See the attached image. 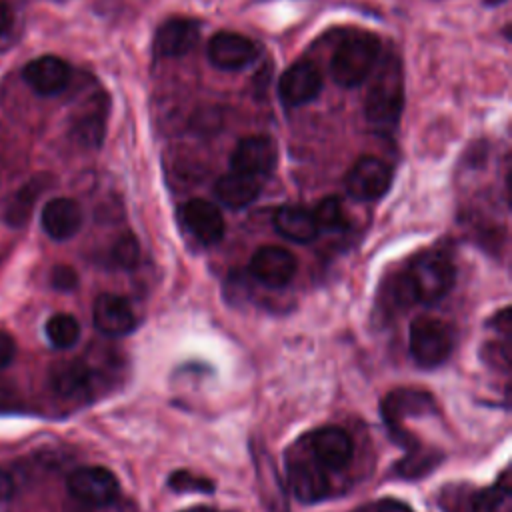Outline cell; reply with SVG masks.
<instances>
[{
	"instance_id": "cell-1",
	"label": "cell",
	"mask_w": 512,
	"mask_h": 512,
	"mask_svg": "<svg viewBox=\"0 0 512 512\" xmlns=\"http://www.w3.org/2000/svg\"><path fill=\"white\" fill-rule=\"evenodd\" d=\"M404 104L402 68L396 58H388L374 74L366 98V120L378 132H392L400 120Z\"/></svg>"
},
{
	"instance_id": "cell-2",
	"label": "cell",
	"mask_w": 512,
	"mask_h": 512,
	"mask_svg": "<svg viewBox=\"0 0 512 512\" xmlns=\"http://www.w3.org/2000/svg\"><path fill=\"white\" fill-rule=\"evenodd\" d=\"M380 40L370 32H350L334 48L330 76L344 88L360 86L376 66Z\"/></svg>"
},
{
	"instance_id": "cell-3",
	"label": "cell",
	"mask_w": 512,
	"mask_h": 512,
	"mask_svg": "<svg viewBox=\"0 0 512 512\" xmlns=\"http://www.w3.org/2000/svg\"><path fill=\"white\" fill-rule=\"evenodd\" d=\"M414 302L436 304L454 284V266L450 258L438 250H428L414 258L402 274Z\"/></svg>"
},
{
	"instance_id": "cell-4",
	"label": "cell",
	"mask_w": 512,
	"mask_h": 512,
	"mask_svg": "<svg viewBox=\"0 0 512 512\" xmlns=\"http://www.w3.org/2000/svg\"><path fill=\"white\" fill-rule=\"evenodd\" d=\"M454 328L432 316H420L410 326V354L422 368H436L454 350Z\"/></svg>"
},
{
	"instance_id": "cell-5",
	"label": "cell",
	"mask_w": 512,
	"mask_h": 512,
	"mask_svg": "<svg viewBox=\"0 0 512 512\" xmlns=\"http://www.w3.org/2000/svg\"><path fill=\"white\" fill-rule=\"evenodd\" d=\"M346 192L360 202L382 198L392 184L390 166L376 156H362L346 174Z\"/></svg>"
},
{
	"instance_id": "cell-6",
	"label": "cell",
	"mask_w": 512,
	"mask_h": 512,
	"mask_svg": "<svg viewBox=\"0 0 512 512\" xmlns=\"http://www.w3.org/2000/svg\"><path fill=\"white\" fill-rule=\"evenodd\" d=\"M68 492L82 504L106 506L112 504L118 496L116 476L102 466H82L76 468L66 480Z\"/></svg>"
},
{
	"instance_id": "cell-7",
	"label": "cell",
	"mask_w": 512,
	"mask_h": 512,
	"mask_svg": "<svg viewBox=\"0 0 512 512\" xmlns=\"http://www.w3.org/2000/svg\"><path fill=\"white\" fill-rule=\"evenodd\" d=\"M258 44L236 32H218L210 38L206 56L220 70H242L258 58Z\"/></svg>"
},
{
	"instance_id": "cell-8",
	"label": "cell",
	"mask_w": 512,
	"mask_h": 512,
	"mask_svg": "<svg viewBox=\"0 0 512 512\" xmlns=\"http://www.w3.org/2000/svg\"><path fill=\"white\" fill-rule=\"evenodd\" d=\"M296 258L280 246H262L250 258V274L268 288H284L296 274Z\"/></svg>"
},
{
	"instance_id": "cell-9",
	"label": "cell",
	"mask_w": 512,
	"mask_h": 512,
	"mask_svg": "<svg viewBox=\"0 0 512 512\" xmlns=\"http://www.w3.org/2000/svg\"><path fill=\"white\" fill-rule=\"evenodd\" d=\"M230 166L234 172L258 178V180L268 176L276 166L274 140L260 134L242 138L230 156Z\"/></svg>"
},
{
	"instance_id": "cell-10",
	"label": "cell",
	"mask_w": 512,
	"mask_h": 512,
	"mask_svg": "<svg viewBox=\"0 0 512 512\" xmlns=\"http://www.w3.org/2000/svg\"><path fill=\"white\" fill-rule=\"evenodd\" d=\"M322 90V76L318 68L308 60L294 62L278 82V94L280 100L286 106H304L312 102Z\"/></svg>"
},
{
	"instance_id": "cell-11",
	"label": "cell",
	"mask_w": 512,
	"mask_h": 512,
	"mask_svg": "<svg viewBox=\"0 0 512 512\" xmlns=\"http://www.w3.org/2000/svg\"><path fill=\"white\" fill-rule=\"evenodd\" d=\"M310 454L324 470H344L352 460V438L342 428H320L308 438Z\"/></svg>"
},
{
	"instance_id": "cell-12",
	"label": "cell",
	"mask_w": 512,
	"mask_h": 512,
	"mask_svg": "<svg viewBox=\"0 0 512 512\" xmlns=\"http://www.w3.org/2000/svg\"><path fill=\"white\" fill-rule=\"evenodd\" d=\"M180 218L186 230L204 246H212L224 236V218L220 210L204 198L188 200L180 210Z\"/></svg>"
},
{
	"instance_id": "cell-13",
	"label": "cell",
	"mask_w": 512,
	"mask_h": 512,
	"mask_svg": "<svg viewBox=\"0 0 512 512\" xmlns=\"http://www.w3.org/2000/svg\"><path fill=\"white\" fill-rule=\"evenodd\" d=\"M24 82L40 96H54L70 82V66L52 54L30 60L22 70Z\"/></svg>"
},
{
	"instance_id": "cell-14",
	"label": "cell",
	"mask_w": 512,
	"mask_h": 512,
	"mask_svg": "<svg viewBox=\"0 0 512 512\" xmlns=\"http://www.w3.org/2000/svg\"><path fill=\"white\" fill-rule=\"evenodd\" d=\"M92 320H94V326L104 336H110V338L126 336L136 326V316L128 300H124L118 294H100L94 302Z\"/></svg>"
},
{
	"instance_id": "cell-15",
	"label": "cell",
	"mask_w": 512,
	"mask_h": 512,
	"mask_svg": "<svg viewBox=\"0 0 512 512\" xmlns=\"http://www.w3.org/2000/svg\"><path fill=\"white\" fill-rule=\"evenodd\" d=\"M198 24L190 18H170L156 30L154 52L162 58H176L194 48L198 42Z\"/></svg>"
},
{
	"instance_id": "cell-16",
	"label": "cell",
	"mask_w": 512,
	"mask_h": 512,
	"mask_svg": "<svg viewBox=\"0 0 512 512\" xmlns=\"http://www.w3.org/2000/svg\"><path fill=\"white\" fill-rule=\"evenodd\" d=\"M40 222L52 240H68L82 226V210L72 198H52L44 204Z\"/></svg>"
},
{
	"instance_id": "cell-17",
	"label": "cell",
	"mask_w": 512,
	"mask_h": 512,
	"mask_svg": "<svg viewBox=\"0 0 512 512\" xmlns=\"http://www.w3.org/2000/svg\"><path fill=\"white\" fill-rule=\"evenodd\" d=\"M288 480L294 496L302 502H316L328 492L326 472L314 456L292 460L288 466Z\"/></svg>"
},
{
	"instance_id": "cell-18",
	"label": "cell",
	"mask_w": 512,
	"mask_h": 512,
	"mask_svg": "<svg viewBox=\"0 0 512 512\" xmlns=\"http://www.w3.org/2000/svg\"><path fill=\"white\" fill-rule=\"evenodd\" d=\"M214 194L220 200V204H224L232 210H240L258 198L260 180L232 170L230 174H224L216 180Z\"/></svg>"
},
{
	"instance_id": "cell-19",
	"label": "cell",
	"mask_w": 512,
	"mask_h": 512,
	"mask_svg": "<svg viewBox=\"0 0 512 512\" xmlns=\"http://www.w3.org/2000/svg\"><path fill=\"white\" fill-rule=\"evenodd\" d=\"M274 226L280 236L296 244H308L318 236L314 214L302 206H282L274 214Z\"/></svg>"
},
{
	"instance_id": "cell-20",
	"label": "cell",
	"mask_w": 512,
	"mask_h": 512,
	"mask_svg": "<svg viewBox=\"0 0 512 512\" xmlns=\"http://www.w3.org/2000/svg\"><path fill=\"white\" fill-rule=\"evenodd\" d=\"M382 412L390 424H396L404 416H420L432 410V398L424 392H414V390H398L390 394L384 404Z\"/></svg>"
},
{
	"instance_id": "cell-21",
	"label": "cell",
	"mask_w": 512,
	"mask_h": 512,
	"mask_svg": "<svg viewBox=\"0 0 512 512\" xmlns=\"http://www.w3.org/2000/svg\"><path fill=\"white\" fill-rule=\"evenodd\" d=\"M52 388L66 398L84 394L90 388V380H92V372L90 368L80 362V360H72L66 364H60L52 370Z\"/></svg>"
},
{
	"instance_id": "cell-22",
	"label": "cell",
	"mask_w": 512,
	"mask_h": 512,
	"mask_svg": "<svg viewBox=\"0 0 512 512\" xmlns=\"http://www.w3.org/2000/svg\"><path fill=\"white\" fill-rule=\"evenodd\" d=\"M46 188V182H44V176H36L32 178L30 182H26L18 192L16 196L10 200L8 208H6V222L10 226H22L30 212H32V206L36 202V198L42 194V190Z\"/></svg>"
},
{
	"instance_id": "cell-23",
	"label": "cell",
	"mask_w": 512,
	"mask_h": 512,
	"mask_svg": "<svg viewBox=\"0 0 512 512\" xmlns=\"http://www.w3.org/2000/svg\"><path fill=\"white\" fill-rule=\"evenodd\" d=\"M46 338L54 348H72L80 338V324L70 314H54L46 322Z\"/></svg>"
},
{
	"instance_id": "cell-24",
	"label": "cell",
	"mask_w": 512,
	"mask_h": 512,
	"mask_svg": "<svg viewBox=\"0 0 512 512\" xmlns=\"http://www.w3.org/2000/svg\"><path fill=\"white\" fill-rule=\"evenodd\" d=\"M72 134L82 146H88V148L100 146L104 138V110L96 106L88 110V114L78 116L72 126Z\"/></svg>"
},
{
	"instance_id": "cell-25",
	"label": "cell",
	"mask_w": 512,
	"mask_h": 512,
	"mask_svg": "<svg viewBox=\"0 0 512 512\" xmlns=\"http://www.w3.org/2000/svg\"><path fill=\"white\" fill-rule=\"evenodd\" d=\"M472 512H512V494L504 486H492L474 498Z\"/></svg>"
},
{
	"instance_id": "cell-26",
	"label": "cell",
	"mask_w": 512,
	"mask_h": 512,
	"mask_svg": "<svg viewBox=\"0 0 512 512\" xmlns=\"http://www.w3.org/2000/svg\"><path fill=\"white\" fill-rule=\"evenodd\" d=\"M314 214V220H316V226L318 230H326V232H334V230H340L346 222L344 218V210H342V204L338 198L330 196V198H324L316 210L312 212Z\"/></svg>"
},
{
	"instance_id": "cell-27",
	"label": "cell",
	"mask_w": 512,
	"mask_h": 512,
	"mask_svg": "<svg viewBox=\"0 0 512 512\" xmlns=\"http://www.w3.org/2000/svg\"><path fill=\"white\" fill-rule=\"evenodd\" d=\"M138 254H140L138 242H136V238L132 234L122 236L114 244V248H112V260L118 266H122V268H132L136 264V260H138Z\"/></svg>"
},
{
	"instance_id": "cell-28",
	"label": "cell",
	"mask_w": 512,
	"mask_h": 512,
	"mask_svg": "<svg viewBox=\"0 0 512 512\" xmlns=\"http://www.w3.org/2000/svg\"><path fill=\"white\" fill-rule=\"evenodd\" d=\"M168 484L178 490V492H184V490H194V492H210L212 484L208 480H202V478H192L190 474L186 472H174L168 480Z\"/></svg>"
},
{
	"instance_id": "cell-29",
	"label": "cell",
	"mask_w": 512,
	"mask_h": 512,
	"mask_svg": "<svg viewBox=\"0 0 512 512\" xmlns=\"http://www.w3.org/2000/svg\"><path fill=\"white\" fill-rule=\"evenodd\" d=\"M52 284L58 290H72L76 286V272L70 266H56L52 270Z\"/></svg>"
},
{
	"instance_id": "cell-30",
	"label": "cell",
	"mask_w": 512,
	"mask_h": 512,
	"mask_svg": "<svg viewBox=\"0 0 512 512\" xmlns=\"http://www.w3.org/2000/svg\"><path fill=\"white\" fill-rule=\"evenodd\" d=\"M16 356V342L10 334L0 332V370L10 366Z\"/></svg>"
},
{
	"instance_id": "cell-31",
	"label": "cell",
	"mask_w": 512,
	"mask_h": 512,
	"mask_svg": "<svg viewBox=\"0 0 512 512\" xmlns=\"http://www.w3.org/2000/svg\"><path fill=\"white\" fill-rule=\"evenodd\" d=\"M14 16H12V8L0 0V38L8 34V30L12 28Z\"/></svg>"
},
{
	"instance_id": "cell-32",
	"label": "cell",
	"mask_w": 512,
	"mask_h": 512,
	"mask_svg": "<svg viewBox=\"0 0 512 512\" xmlns=\"http://www.w3.org/2000/svg\"><path fill=\"white\" fill-rule=\"evenodd\" d=\"M12 492H14L12 478L8 476V472H4V470L0 468V504L8 502L10 496H12Z\"/></svg>"
},
{
	"instance_id": "cell-33",
	"label": "cell",
	"mask_w": 512,
	"mask_h": 512,
	"mask_svg": "<svg viewBox=\"0 0 512 512\" xmlns=\"http://www.w3.org/2000/svg\"><path fill=\"white\" fill-rule=\"evenodd\" d=\"M374 512H412V510L402 502H382Z\"/></svg>"
},
{
	"instance_id": "cell-34",
	"label": "cell",
	"mask_w": 512,
	"mask_h": 512,
	"mask_svg": "<svg viewBox=\"0 0 512 512\" xmlns=\"http://www.w3.org/2000/svg\"><path fill=\"white\" fill-rule=\"evenodd\" d=\"M502 2H506V0H486L488 6H496V4H502Z\"/></svg>"
}]
</instances>
